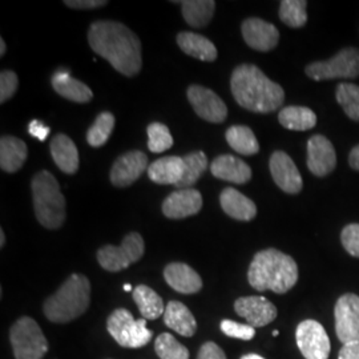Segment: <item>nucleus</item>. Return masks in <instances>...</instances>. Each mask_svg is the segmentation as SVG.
<instances>
[{
  "label": "nucleus",
  "mask_w": 359,
  "mask_h": 359,
  "mask_svg": "<svg viewBox=\"0 0 359 359\" xmlns=\"http://www.w3.org/2000/svg\"><path fill=\"white\" fill-rule=\"evenodd\" d=\"M10 341L16 359H43L50 348L38 322L31 317H22L13 323Z\"/></svg>",
  "instance_id": "nucleus-7"
},
{
  "label": "nucleus",
  "mask_w": 359,
  "mask_h": 359,
  "mask_svg": "<svg viewBox=\"0 0 359 359\" xmlns=\"http://www.w3.org/2000/svg\"><path fill=\"white\" fill-rule=\"evenodd\" d=\"M145 252L144 238L140 233L132 231L127 234L120 246L105 245L97 250V262L107 270L117 273L127 269L132 264L142 259Z\"/></svg>",
  "instance_id": "nucleus-8"
},
{
  "label": "nucleus",
  "mask_w": 359,
  "mask_h": 359,
  "mask_svg": "<svg viewBox=\"0 0 359 359\" xmlns=\"http://www.w3.org/2000/svg\"><path fill=\"white\" fill-rule=\"evenodd\" d=\"M177 44L181 51L201 62H215L217 59V48L209 39L194 32H180Z\"/></svg>",
  "instance_id": "nucleus-27"
},
{
  "label": "nucleus",
  "mask_w": 359,
  "mask_h": 359,
  "mask_svg": "<svg viewBox=\"0 0 359 359\" xmlns=\"http://www.w3.org/2000/svg\"><path fill=\"white\" fill-rule=\"evenodd\" d=\"M133 301L136 302L144 320L154 321L165 313L164 301L147 285H139L133 289Z\"/></svg>",
  "instance_id": "nucleus-28"
},
{
  "label": "nucleus",
  "mask_w": 359,
  "mask_h": 359,
  "mask_svg": "<svg viewBox=\"0 0 359 359\" xmlns=\"http://www.w3.org/2000/svg\"><path fill=\"white\" fill-rule=\"evenodd\" d=\"M28 149L27 144L13 136L0 139V168L7 173H15L25 165Z\"/></svg>",
  "instance_id": "nucleus-26"
},
{
  "label": "nucleus",
  "mask_w": 359,
  "mask_h": 359,
  "mask_svg": "<svg viewBox=\"0 0 359 359\" xmlns=\"http://www.w3.org/2000/svg\"><path fill=\"white\" fill-rule=\"evenodd\" d=\"M278 121L283 128L309 130L317 126V115L308 107L289 105L280 111Z\"/></svg>",
  "instance_id": "nucleus-29"
},
{
  "label": "nucleus",
  "mask_w": 359,
  "mask_h": 359,
  "mask_svg": "<svg viewBox=\"0 0 359 359\" xmlns=\"http://www.w3.org/2000/svg\"><path fill=\"white\" fill-rule=\"evenodd\" d=\"M278 334H280L278 330H274V332H273V337H278Z\"/></svg>",
  "instance_id": "nucleus-50"
},
{
  "label": "nucleus",
  "mask_w": 359,
  "mask_h": 359,
  "mask_svg": "<svg viewBox=\"0 0 359 359\" xmlns=\"http://www.w3.org/2000/svg\"><path fill=\"white\" fill-rule=\"evenodd\" d=\"M335 97L347 117L359 121V86L353 83H341L335 90Z\"/></svg>",
  "instance_id": "nucleus-35"
},
{
  "label": "nucleus",
  "mask_w": 359,
  "mask_h": 359,
  "mask_svg": "<svg viewBox=\"0 0 359 359\" xmlns=\"http://www.w3.org/2000/svg\"><path fill=\"white\" fill-rule=\"evenodd\" d=\"M51 154L56 167L67 175H74L79 169V152L76 145L67 135L59 133L50 144Z\"/></svg>",
  "instance_id": "nucleus-24"
},
{
  "label": "nucleus",
  "mask_w": 359,
  "mask_h": 359,
  "mask_svg": "<svg viewBox=\"0 0 359 359\" xmlns=\"http://www.w3.org/2000/svg\"><path fill=\"white\" fill-rule=\"evenodd\" d=\"M184 160V173L182 177L176 185L177 189H189L208 169V157L204 152L197 151L192 154L182 156Z\"/></svg>",
  "instance_id": "nucleus-32"
},
{
  "label": "nucleus",
  "mask_w": 359,
  "mask_h": 359,
  "mask_svg": "<svg viewBox=\"0 0 359 359\" xmlns=\"http://www.w3.org/2000/svg\"><path fill=\"white\" fill-rule=\"evenodd\" d=\"M107 329L121 347L140 348L152 341L154 332L147 327V320H135L127 309H116L107 320Z\"/></svg>",
  "instance_id": "nucleus-6"
},
{
  "label": "nucleus",
  "mask_w": 359,
  "mask_h": 359,
  "mask_svg": "<svg viewBox=\"0 0 359 359\" xmlns=\"http://www.w3.org/2000/svg\"><path fill=\"white\" fill-rule=\"evenodd\" d=\"M335 333L345 345L359 342V297L353 293L341 295L334 308Z\"/></svg>",
  "instance_id": "nucleus-11"
},
{
  "label": "nucleus",
  "mask_w": 359,
  "mask_h": 359,
  "mask_svg": "<svg viewBox=\"0 0 359 359\" xmlns=\"http://www.w3.org/2000/svg\"><path fill=\"white\" fill-rule=\"evenodd\" d=\"M210 172L216 179L233 184H246L252 179V169L241 158L231 154H221L210 164Z\"/></svg>",
  "instance_id": "nucleus-20"
},
{
  "label": "nucleus",
  "mask_w": 359,
  "mask_h": 359,
  "mask_svg": "<svg viewBox=\"0 0 359 359\" xmlns=\"http://www.w3.org/2000/svg\"><path fill=\"white\" fill-rule=\"evenodd\" d=\"M168 285L181 294H194L203 289L200 274L184 262H170L164 269Z\"/></svg>",
  "instance_id": "nucleus-19"
},
{
  "label": "nucleus",
  "mask_w": 359,
  "mask_h": 359,
  "mask_svg": "<svg viewBox=\"0 0 359 359\" xmlns=\"http://www.w3.org/2000/svg\"><path fill=\"white\" fill-rule=\"evenodd\" d=\"M88 43L124 76H136L142 65V43L128 27L114 20H99L90 25Z\"/></svg>",
  "instance_id": "nucleus-1"
},
{
  "label": "nucleus",
  "mask_w": 359,
  "mask_h": 359,
  "mask_svg": "<svg viewBox=\"0 0 359 359\" xmlns=\"http://www.w3.org/2000/svg\"><path fill=\"white\" fill-rule=\"evenodd\" d=\"M348 164L354 170H359V145L354 147L348 154Z\"/></svg>",
  "instance_id": "nucleus-45"
},
{
  "label": "nucleus",
  "mask_w": 359,
  "mask_h": 359,
  "mask_svg": "<svg viewBox=\"0 0 359 359\" xmlns=\"http://www.w3.org/2000/svg\"><path fill=\"white\" fill-rule=\"evenodd\" d=\"M90 304V280L74 273L44 302V314L53 323H67L83 316Z\"/></svg>",
  "instance_id": "nucleus-4"
},
{
  "label": "nucleus",
  "mask_w": 359,
  "mask_h": 359,
  "mask_svg": "<svg viewBox=\"0 0 359 359\" xmlns=\"http://www.w3.org/2000/svg\"><path fill=\"white\" fill-rule=\"evenodd\" d=\"M31 188L39 222L47 229H59L65 221V198L57 180L48 170H41L34 176Z\"/></svg>",
  "instance_id": "nucleus-5"
},
{
  "label": "nucleus",
  "mask_w": 359,
  "mask_h": 359,
  "mask_svg": "<svg viewBox=\"0 0 359 359\" xmlns=\"http://www.w3.org/2000/svg\"><path fill=\"white\" fill-rule=\"evenodd\" d=\"M341 243L350 256L359 258V224H348L344 228Z\"/></svg>",
  "instance_id": "nucleus-39"
},
{
  "label": "nucleus",
  "mask_w": 359,
  "mask_h": 359,
  "mask_svg": "<svg viewBox=\"0 0 359 359\" xmlns=\"http://www.w3.org/2000/svg\"><path fill=\"white\" fill-rule=\"evenodd\" d=\"M219 204L229 217L238 221H252L257 216L256 204L234 188H225L221 192Z\"/></svg>",
  "instance_id": "nucleus-22"
},
{
  "label": "nucleus",
  "mask_w": 359,
  "mask_h": 359,
  "mask_svg": "<svg viewBox=\"0 0 359 359\" xmlns=\"http://www.w3.org/2000/svg\"><path fill=\"white\" fill-rule=\"evenodd\" d=\"M269 168L271 177L281 191L289 194L302 191L304 182L301 173L289 154L276 151L270 157Z\"/></svg>",
  "instance_id": "nucleus-14"
},
{
  "label": "nucleus",
  "mask_w": 359,
  "mask_h": 359,
  "mask_svg": "<svg viewBox=\"0 0 359 359\" xmlns=\"http://www.w3.org/2000/svg\"><path fill=\"white\" fill-rule=\"evenodd\" d=\"M163 317H164L165 326L182 337L191 338L197 332V321L192 311L182 302L179 301L168 302L165 313Z\"/></svg>",
  "instance_id": "nucleus-23"
},
{
  "label": "nucleus",
  "mask_w": 359,
  "mask_h": 359,
  "mask_svg": "<svg viewBox=\"0 0 359 359\" xmlns=\"http://www.w3.org/2000/svg\"><path fill=\"white\" fill-rule=\"evenodd\" d=\"M295 341L305 359H329L330 339L320 322L305 320L297 326Z\"/></svg>",
  "instance_id": "nucleus-10"
},
{
  "label": "nucleus",
  "mask_w": 359,
  "mask_h": 359,
  "mask_svg": "<svg viewBox=\"0 0 359 359\" xmlns=\"http://www.w3.org/2000/svg\"><path fill=\"white\" fill-rule=\"evenodd\" d=\"M50 127H47L43 121H40V120H32L31 123H29V126H28V133L32 136V137H35V139H38L40 142H46V139L48 137V135H50Z\"/></svg>",
  "instance_id": "nucleus-43"
},
{
  "label": "nucleus",
  "mask_w": 359,
  "mask_h": 359,
  "mask_svg": "<svg viewBox=\"0 0 359 359\" xmlns=\"http://www.w3.org/2000/svg\"><path fill=\"white\" fill-rule=\"evenodd\" d=\"M197 359H226L225 351L215 342H205L200 351Z\"/></svg>",
  "instance_id": "nucleus-41"
},
{
  "label": "nucleus",
  "mask_w": 359,
  "mask_h": 359,
  "mask_svg": "<svg viewBox=\"0 0 359 359\" xmlns=\"http://www.w3.org/2000/svg\"><path fill=\"white\" fill-rule=\"evenodd\" d=\"M335 167L337 154L332 142L322 135L311 136L308 142L309 170L317 177H325L330 175Z\"/></svg>",
  "instance_id": "nucleus-16"
},
{
  "label": "nucleus",
  "mask_w": 359,
  "mask_h": 359,
  "mask_svg": "<svg viewBox=\"0 0 359 359\" xmlns=\"http://www.w3.org/2000/svg\"><path fill=\"white\" fill-rule=\"evenodd\" d=\"M310 79L316 81L332 79H354L359 76V50L344 48L325 62H314L305 68Z\"/></svg>",
  "instance_id": "nucleus-9"
},
{
  "label": "nucleus",
  "mask_w": 359,
  "mask_h": 359,
  "mask_svg": "<svg viewBox=\"0 0 359 359\" xmlns=\"http://www.w3.org/2000/svg\"><path fill=\"white\" fill-rule=\"evenodd\" d=\"M65 6L74 10H95L108 4L107 0H65Z\"/></svg>",
  "instance_id": "nucleus-42"
},
{
  "label": "nucleus",
  "mask_w": 359,
  "mask_h": 359,
  "mask_svg": "<svg viewBox=\"0 0 359 359\" xmlns=\"http://www.w3.org/2000/svg\"><path fill=\"white\" fill-rule=\"evenodd\" d=\"M231 95L240 107L257 114H271L283 107L285 90L258 67L238 65L231 77Z\"/></svg>",
  "instance_id": "nucleus-2"
},
{
  "label": "nucleus",
  "mask_w": 359,
  "mask_h": 359,
  "mask_svg": "<svg viewBox=\"0 0 359 359\" xmlns=\"http://www.w3.org/2000/svg\"><path fill=\"white\" fill-rule=\"evenodd\" d=\"M4 245H6V236H4V231L1 229L0 231V246L4 248Z\"/></svg>",
  "instance_id": "nucleus-48"
},
{
  "label": "nucleus",
  "mask_w": 359,
  "mask_h": 359,
  "mask_svg": "<svg viewBox=\"0 0 359 359\" xmlns=\"http://www.w3.org/2000/svg\"><path fill=\"white\" fill-rule=\"evenodd\" d=\"M115 128V116L111 112H102L96 117L93 126L88 129L87 142L93 148L103 147Z\"/></svg>",
  "instance_id": "nucleus-34"
},
{
  "label": "nucleus",
  "mask_w": 359,
  "mask_h": 359,
  "mask_svg": "<svg viewBox=\"0 0 359 359\" xmlns=\"http://www.w3.org/2000/svg\"><path fill=\"white\" fill-rule=\"evenodd\" d=\"M226 142L237 154L253 156L258 154L259 144L253 130L246 126H233L225 133Z\"/></svg>",
  "instance_id": "nucleus-31"
},
{
  "label": "nucleus",
  "mask_w": 359,
  "mask_h": 359,
  "mask_svg": "<svg viewBox=\"0 0 359 359\" xmlns=\"http://www.w3.org/2000/svg\"><path fill=\"white\" fill-rule=\"evenodd\" d=\"M248 281L258 292L271 290L285 294L298 281V266L293 257L277 249H265L253 257L248 270Z\"/></svg>",
  "instance_id": "nucleus-3"
},
{
  "label": "nucleus",
  "mask_w": 359,
  "mask_h": 359,
  "mask_svg": "<svg viewBox=\"0 0 359 359\" xmlns=\"http://www.w3.org/2000/svg\"><path fill=\"white\" fill-rule=\"evenodd\" d=\"M6 52H7V46H6L4 40L0 39V56H4Z\"/></svg>",
  "instance_id": "nucleus-46"
},
{
  "label": "nucleus",
  "mask_w": 359,
  "mask_h": 359,
  "mask_svg": "<svg viewBox=\"0 0 359 359\" xmlns=\"http://www.w3.org/2000/svg\"><path fill=\"white\" fill-rule=\"evenodd\" d=\"M306 0H283L280 6V19L290 28H301L308 22Z\"/></svg>",
  "instance_id": "nucleus-33"
},
{
  "label": "nucleus",
  "mask_w": 359,
  "mask_h": 359,
  "mask_svg": "<svg viewBox=\"0 0 359 359\" xmlns=\"http://www.w3.org/2000/svg\"><path fill=\"white\" fill-rule=\"evenodd\" d=\"M154 351L160 359H189V350L169 333L160 334L154 341Z\"/></svg>",
  "instance_id": "nucleus-36"
},
{
  "label": "nucleus",
  "mask_w": 359,
  "mask_h": 359,
  "mask_svg": "<svg viewBox=\"0 0 359 359\" xmlns=\"http://www.w3.org/2000/svg\"><path fill=\"white\" fill-rule=\"evenodd\" d=\"M184 173V160L179 156H167L154 161L148 167V176L160 185H177Z\"/></svg>",
  "instance_id": "nucleus-25"
},
{
  "label": "nucleus",
  "mask_w": 359,
  "mask_h": 359,
  "mask_svg": "<svg viewBox=\"0 0 359 359\" xmlns=\"http://www.w3.org/2000/svg\"><path fill=\"white\" fill-rule=\"evenodd\" d=\"M241 359H265L258 354H246L244 357H241Z\"/></svg>",
  "instance_id": "nucleus-47"
},
{
  "label": "nucleus",
  "mask_w": 359,
  "mask_h": 359,
  "mask_svg": "<svg viewBox=\"0 0 359 359\" xmlns=\"http://www.w3.org/2000/svg\"><path fill=\"white\" fill-rule=\"evenodd\" d=\"M203 208V196L197 189H177L163 203V213L170 219H182L197 215Z\"/></svg>",
  "instance_id": "nucleus-18"
},
{
  "label": "nucleus",
  "mask_w": 359,
  "mask_h": 359,
  "mask_svg": "<svg viewBox=\"0 0 359 359\" xmlns=\"http://www.w3.org/2000/svg\"><path fill=\"white\" fill-rule=\"evenodd\" d=\"M188 100L194 112L209 123L219 124L226 120L228 107L213 90L193 84L187 90Z\"/></svg>",
  "instance_id": "nucleus-12"
},
{
  "label": "nucleus",
  "mask_w": 359,
  "mask_h": 359,
  "mask_svg": "<svg viewBox=\"0 0 359 359\" xmlns=\"http://www.w3.org/2000/svg\"><path fill=\"white\" fill-rule=\"evenodd\" d=\"M338 359H359V342H348L339 350Z\"/></svg>",
  "instance_id": "nucleus-44"
},
{
  "label": "nucleus",
  "mask_w": 359,
  "mask_h": 359,
  "mask_svg": "<svg viewBox=\"0 0 359 359\" xmlns=\"http://www.w3.org/2000/svg\"><path fill=\"white\" fill-rule=\"evenodd\" d=\"M180 3L182 4L184 20L196 28L205 27L212 20L216 10V1L213 0H188Z\"/></svg>",
  "instance_id": "nucleus-30"
},
{
  "label": "nucleus",
  "mask_w": 359,
  "mask_h": 359,
  "mask_svg": "<svg viewBox=\"0 0 359 359\" xmlns=\"http://www.w3.org/2000/svg\"><path fill=\"white\" fill-rule=\"evenodd\" d=\"M148 156L142 151H130L121 154L111 169V182L116 188H127L140 179L144 170L148 169Z\"/></svg>",
  "instance_id": "nucleus-15"
},
{
  "label": "nucleus",
  "mask_w": 359,
  "mask_h": 359,
  "mask_svg": "<svg viewBox=\"0 0 359 359\" xmlns=\"http://www.w3.org/2000/svg\"><path fill=\"white\" fill-rule=\"evenodd\" d=\"M241 31L245 43L256 51H271L280 41V31L277 27L259 18H249L244 20Z\"/></svg>",
  "instance_id": "nucleus-17"
},
{
  "label": "nucleus",
  "mask_w": 359,
  "mask_h": 359,
  "mask_svg": "<svg viewBox=\"0 0 359 359\" xmlns=\"http://www.w3.org/2000/svg\"><path fill=\"white\" fill-rule=\"evenodd\" d=\"M219 329L225 335L243 341H250L256 335V329L253 326L238 323L231 320H222L219 323Z\"/></svg>",
  "instance_id": "nucleus-38"
},
{
  "label": "nucleus",
  "mask_w": 359,
  "mask_h": 359,
  "mask_svg": "<svg viewBox=\"0 0 359 359\" xmlns=\"http://www.w3.org/2000/svg\"><path fill=\"white\" fill-rule=\"evenodd\" d=\"M148 149L154 154H163L172 148L173 137L167 126L161 123H151L147 128Z\"/></svg>",
  "instance_id": "nucleus-37"
},
{
  "label": "nucleus",
  "mask_w": 359,
  "mask_h": 359,
  "mask_svg": "<svg viewBox=\"0 0 359 359\" xmlns=\"http://www.w3.org/2000/svg\"><path fill=\"white\" fill-rule=\"evenodd\" d=\"M234 310L255 329L268 326L277 318V308L261 295L240 297L234 302Z\"/></svg>",
  "instance_id": "nucleus-13"
},
{
  "label": "nucleus",
  "mask_w": 359,
  "mask_h": 359,
  "mask_svg": "<svg viewBox=\"0 0 359 359\" xmlns=\"http://www.w3.org/2000/svg\"><path fill=\"white\" fill-rule=\"evenodd\" d=\"M124 290H126V292H133V289H132V286H130L129 283L124 285Z\"/></svg>",
  "instance_id": "nucleus-49"
},
{
  "label": "nucleus",
  "mask_w": 359,
  "mask_h": 359,
  "mask_svg": "<svg viewBox=\"0 0 359 359\" xmlns=\"http://www.w3.org/2000/svg\"><path fill=\"white\" fill-rule=\"evenodd\" d=\"M51 84L56 93L75 103H88L93 97V92L90 87L71 76L67 69H57L52 75Z\"/></svg>",
  "instance_id": "nucleus-21"
},
{
  "label": "nucleus",
  "mask_w": 359,
  "mask_h": 359,
  "mask_svg": "<svg viewBox=\"0 0 359 359\" xmlns=\"http://www.w3.org/2000/svg\"><path fill=\"white\" fill-rule=\"evenodd\" d=\"M18 86H19V79L13 71H10V69L1 71V74H0V103L4 104L7 100H10L18 90Z\"/></svg>",
  "instance_id": "nucleus-40"
}]
</instances>
